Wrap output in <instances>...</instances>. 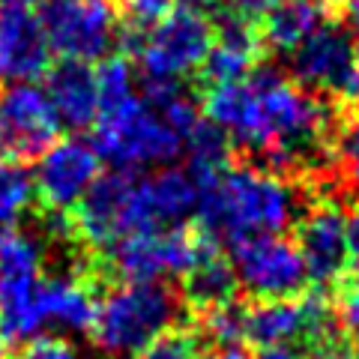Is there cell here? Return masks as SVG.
<instances>
[{
  "label": "cell",
  "instance_id": "obj_1",
  "mask_svg": "<svg viewBox=\"0 0 359 359\" xmlns=\"http://www.w3.org/2000/svg\"><path fill=\"white\" fill-rule=\"evenodd\" d=\"M302 204L299 183L266 171L257 162L228 165L198 183V231L212 243H237L255 233H282Z\"/></svg>",
  "mask_w": 359,
  "mask_h": 359
},
{
  "label": "cell",
  "instance_id": "obj_2",
  "mask_svg": "<svg viewBox=\"0 0 359 359\" xmlns=\"http://www.w3.org/2000/svg\"><path fill=\"white\" fill-rule=\"evenodd\" d=\"M183 318L180 294L162 282L117 285L99 297L90 339L102 353L114 359H135L156 335Z\"/></svg>",
  "mask_w": 359,
  "mask_h": 359
},
{
  "label": "cell",
  "instance_id": "obj_3",
  "mask_svg": "<svg viewBox=\"0 0 359 359\" xmlns=\"http://www.w3.org/2000/svg\"><path fill=\"white\" fill-rule=\"evenodd\" d=\"M48 240L39 228H0V344L21 347L42 332V264Z\"/></svg>",
  "mask_w": 359,
  "mask_h": 359
},
{
  "label": "cell",
  "instance_id": "obj_4",
  "mask_svg": "<svg viewBox=\"0 0 359 359\" xmlns=\"http://www.w3.org/2000/svg\"><path fill=\"white\" fill-rule=\"evenodd\" d=\"M93 129V150L114 171L132 174L141 168H165L183 153V138L141 96L99 111Z\"/></svg>",
  "mask_w": 359,
  "mask_h": 359
},
{
  "label": "cell",
  "instance_id": "obj_5",
  "mask_svg": "<svg viewBox=\"0 0 359 359\" xmlns=\"http://www.w3.org/2000/svg\"><path fill=\"white\" fill-rule=\"evenodd\" d=\"M117 45L138 60V78L183 81L207 60L212 45V18L198 9L177 6L150 25L147 33L138 27H123Z\"/></svg>",
  "mask_w": 359,
  "mask_h": 359
},
{
  "label": "cell",
  "instance_id": "obj_6",
  "mask_svg": "<svg viewBox=\"0 0 359 359\" xmlns=\"http://www.w3.org/2000/svg\"><path fill=\"white\" fill-rule=\"evenodd\" d=\"M212 243L198 228H174L153 233H129L105 249V278H120L123 285H150L171 276H186Z\"/></svg>",
  "mask_w": 359,
  "mask_h": 359
},
{
  "label": "cell",
  "instance_id": "obj_7",
  "mask_svg": "<svg viewBox=\"0 0 359 359\" xmlns=\"http://www.w3.org/2000/svg\"><path fill=\"white\" fill-rule=\"evenodd\" d=\"M36 15L51 54L63 60H105L120 42V9L111 0H39Z\"/></svg>",
  "mask_w": 359,
  "mask_h": 359
},
{
  "label": "cell",
  "instance_id": "obj_8",
  "mask_svg": "<svg viewBox=\"0 0 359 359\" xmlns=\"http://www.w3.org/2000/svg\"><path fill=\"white\" fill-rule=\"evenodd\" d=\"M240 287L252 299H297L309 290V269L294 240L255 233L228 245Z\"/></svg>",
  "mask_w": 359,
  "mask_h": 359
},
{
  "label": "cell",
  "instance_id": "obj_9",
  "mask_svg": "<svg viewBox=\"0 0 359 359\" xmlns=\"http://www.w3.org/2000/svg\"><path fill=\"white\" fill-rule=\"evenodd\" d=\"M356 48L359 42L353 36V27L341 21H323L311 36H306L287 54L290 78L323 99L344 102L356 66Z\"/></svg>",
  "mask_w": 359,
  "mask_h": 359
},
{
  "label": "cell",
  "instance_id": "obj_10",
  "mask_svg": "<svg viewBox=\"0 0 359 359\" xmlns=\"http://www.w3.org/2000/svg\"><path fill=\"white\" fill-rule=\"evenodd\" d=\"M198 210V183L186 168H156L150 177H135L126 207V237L186 228Z\"/></svg>",
  "mask_w": 359,
  "mask_h": 359
},
{
  "label": "cell",
  "instance_id": "obj_11",
  "mask_svg": "<svg viewBox=\"0 0 359 359\" xmlns=\"http://www.w3.org/2000/svg\"><path fill=\"white\" fill-rule=\"evenodd\" d=\"M297 249L318 287L339 285L347 273V216L335 195L311 198L297 216Z\"/></svg>",
  "mask_w": 359,
  "mask_h": 359
},
{
  "label": "cell",
  "instance_id": "obj_12",
  "mask_svg": "<svg viewBox=\"0 0 359 359\" xmlns=\"http://www.w3.org/2000/svg\"><path fill=\"white\" fill-rule=\"evenodd\" d=\"M60 120L33 81L6 84L0 90V153L9 159H39L57 141Z\"/></svg>",
  "mask_w": 359,
  "mask_h": 359
},
{
  "label": "cell",
  "instance_id": "obj_13",
  "mask_svg": "<svg viewBox=\"0 0 359 359\" xmlns=\"http://www.w3.org/2000/svg\"><path fill=\"white\" fill-rule=\"evenodd\" d=\"M99 174H102V159L93 144L75 135L57 138L33 168L39 207L51 212H72Z\"/></svg>",
  "mask_w": 359,
  "mask_h": 359
},
{
  "label": "cell",
  "instance_id": "obj_14",
  "mask_svg": "<svg viewBox=\"0 0 359 359\" xmlns=\"http://www.w3.org/2000/svg\"><path fill=\"white\" fill-rule=\"evenodd\" d=\"M135 186V174L108 171L93 180V186L69 212L75 240L87 252H105L126 237V207Z\"/></svg>",
  "mask_w": 359,
  "mask_h": 359
},
{
  "label": "cell",
  "instance_id": "obj_15",
  "mask_svg": "<svg viewBox=\"0 0 359 359\" xmlns=\"http://www.w3.org/2000/svg\"><path fill=\"white\" fill-rule=\"evenodd\" d=\"M261 33H257V21L245 18L233 9H219L216 21H212V45L207 60L201 63V81L207 87L212 84H231L249 78L252 69L261 60Z\"/></svg>",
  "mask_w": 359,
  "mask_h": 359
},
{
  "label": "cell",
  "instance_id": "obj_16",
  "mask_svg": "<svg viewBox=\"0 0 359 359\" xmlns=\"http://www.w3.org/2000/svg\"><path fill=\"white\" fill-rule=\"evenodd\" d=\"M51 66V45L39 15L25 6H0V81L27 84L45 78Z\"/></svg>",
  "mask_w": 359,
  "mask_h": 359
},
{
  "label": "cell",
  "instance_id": "obj_17",
  "mask_svg": "<svg viewBox=\"0 0 359 359\" xmlns=\"http://www.w3.org/2000/svg\"><path fill=\"white\" fill-rule=\"evenodd\" d=\"M45 96L57 114L60 126L75 132L96 126L99 120V87L96 69L84 60H60L45 72Z\"/></svg>",
  "mask_w": 359,
  "mask_h": 359
},
{
  "label": "cell",
  "instance_id": "obj_18",
  "mask_svg": "<svg viewBox=\"0 0 359 359\" xmlns=\"http://www.w3.org/2000/svg\"><path fill=\"white\" fill-rule=\"evenodd\" d=\"M180 302L183 309H192L195 314H204L210 309H219L224 302L237 299V273H233L231 257L219 252V245H212L195 261V266L186 276H180Z\"/></svg>",
  "mask_w": 359,
  "mask_h": 359
},
{
  "label": "cell",
  "instance_id": "obj_19",
  "mask_svg": "<svg viewBox=\"0 0 359 359\" xmlns=\"http://www.w3.org/2000/svg\"><path fill=\"white\" fill-rule=\"evenodd\" d=\"M323 21L327 18L318 0H278L257 18V33H261V45L278 54H290Z\"/></svg>",
  "mask_w": 359,
  "mask_h": 359
},
{
  "label": "cell",
  "instance_id": "obj_20",
  "mask_svg": "<svg viewBox=\"0 0 359 359\" xmlns=\"http://www.w3.org/2000/svg\"><path fill=\"white\" fill-rule=\"evenodd\" d=\"M183 150L189 156L186 171L195 177V183H201V180H210L212 174H219L222 168L231 165L233 144L228 135H224V129H219L216 123H210L207 117H201L183 138Z\"/></svg>",
  "mask_w": 359,
  "mask_h": 359
},
{
  "label": "cell",
  "instance_id": "obj_21",
  "mask_svg": "<svg viewBox=\"0 0 359 359\" xmlns=\"http://www.w3.org/2000/svg\"><path fill=\"white\" fill-rule=\"evenodd\" d=\"M36 207V183L27 162L21 159H0V228L18 224Z\"/></svg>",
  "mask_w": 359,
  "mask_h": 359
},
{
  "label": "cell",
  "instance_id": "obj_22",
  "mask_svg": "<svg viewBox=\"0 0 359 359\" xmlns=\"http://www.w3.org/2000/svg\"><path fill=\"white\" fill-rule=\"evenodd\" d=\"M96 87H99V111L123 105L138 96V72L132 69L126 54H108L96 66Z\"/></svg>",
  "mask_w": 359,
  "mask_h": 359
},
{
  "label": "cell",
  "instance_id": "obj_23",
  "mask_svg": "<svg viewBox=\"0 0 359 359\" xmlns=\"http://www.w3.org/2000/svg\"><path fill=\"white\" fill-rule=\"evenodd\" d=\"M243 320H245V306L237 299L224 302L219 309H210L198 314L195 330L201 335L204 347H222V344H243Z\"/></svg>",
  "mask_w": 359,
  "mask_h": 359
},
{
  "label": "cell",
  "instance_id": "obj_24",
  "mask_svg": "<svg viewBox=\"0 0 359 359\" xmlns=\"http://www.w3.org/2000/svg\"><path fill=\"white\" fill-rule=\"evenodd\" d=\"M201 347H204V341H201L198 330L192 323L180 320L174 327H168L162 335H156L135 359H198Z\"/></svg>",
  "mask_w": 359,
  "mask_h": 359
},
{
  "label": "cell",
  "instance_id": "obj_25",
  "mask_svg": "<svg viewBox=\"0 0 359 359\" xmlns=\"http://www.w3.org/2000/svg\"><path fill=\"white\" fill-rule=\"evenodd\" d=\"M332 159L347 186H359V111L339 117L332 132Z\"/></svg>",
  "mask_w": 359,
  "mask_h": 359
},
{
  "label": "cell",
  "instance_id": "obj_26",
  "mask_svg": "<svg viewBox=\"0 0 359 359\" xmlns=\"http://www.w3.org/2000/svg\"><path fill=\"white\" fill-rule=\"evenodd\" d=\"M15 359H78V351L63 335H36L33 341L18 347Z\"/></svg>",
  "mask_w": 359,
  "mask_h": 359
},
{
  "label": "cell",
  "instance_id": "obj_27",
  "mask_svg": "<svg viewBox=\"0 0 359 359\" xmlns=\"http://www.w3.org/2000/svg\"><path fill=\"white\" fill-rule=\"evenodd\" d=\"M335 318H339L341 330L359 339V276L356 278H341L339 294H335Z\"/></svg>",
  "mask_w": 359,
  "mask_h": 359
},
{
  "label": "cell",
  "instance_id": "obj_28",
  "mask_svg": "<svg viewBox=\"0 0 359 359\" xmlns=\"http://www.w3.org/2000/svg\"><path fill=\"white\" fill-rule=\"evenodd\" d=\"M123 15H126V27H150L162 15L174 9V0H120Z\"/></svg>",
  "mask_w": 359,
  "mask_h": 359
},
{
  "label": "cell",
  "instance_id": "obj_29",
  "mask_svg": "<svg viewBox=\"0 0 359 359\" xmlns=\"http://www.w3.org/2000/svg\"><path fill=\"white\" fill-rule=\"evenodd\" d=\"M302 359H353V351L347 347V339L341 332H332L327 339L306 347V351H302Z\"/></svg>",
  "mask_w": 359,
  "mask_h": 359
},
{
  "label": "cell",
  "instance_id": "obj_30",
  "mask_svg": "<svg viewBox=\"0 0 359 359\" xmlns=\"http://www.w3.org/2000/svg\"><path fill=\"white\" fill-rule=\"evenodd\" d=\"M347 266H353L359 276V207L347 216Z\"/></svg>",
  "mask_w": 359,
  "mask_h": 359
},
{
  "label": "cell",
  "instance_id": "obj_31",
  "mask_svg": "<svg viewBox=\"0 0 359 359\" xmlns=\"http://www.w3.org/2000/svg\"><path fill=\"white\" fill-rule=\"evenodd\" d=\"M224 4H228V9H233V13H240V15H245V18L257 21L269 6L278 4V0H224Z\"/></svg>",
  "mask_w": 359,
  "mask_h": 359
},
{
  "label": "cell",
  "instance_id": "obj_32",
  "mask_svg": "<svg viewBox=\"0 0 359 359\" xmlns=\"http://www.w3.org/2000/svg\"><path fill=\"white\" fill-rule=\"evenodd\" d=\"M207 359H255L245 344H222V347H210Z\"/></svg>",
  "mask_w": 359,
  "mask_h": 359
},
{
  "label": "cell",
  "instance_id": "obj_33",
  "mask_svg": "<svg viewBox=\"0 0 359 359\" xmlns=\"http://www.w3.org/2000/svg\"><path fill=\"white\" fill-rule=\"evenodd\" d=\"M255 359H302V351L299 347H266Z\"/></svg>",
  "mask_w": 359,
  "mask_h": 359
},
{
  "label": "cell",
  "instance_id": "obj_34",
  "mask_svg": "<svg viewBox=\"0 0 359 359\" xmlns=\"http://www.w3.org/2000/svg\"><path fill=\"white\" fill-rule=\"evenodd\" d=\"M344 102H353V105H359V48H356V66H353L351 90H347V99H344Z\"/></svg>",
  "mask_w": 359,
  "mask_h": 359
},
{
  "label": "cell",
  "instance_id": "obj_35",
  "mask_svg": "<svg viewBox=\"0 0 359 359\" xmlns=\"http://www.w3.org/2000/svg\"><path fill=\"white\" fill-rule=\"evenodd\" d=\"M174 4L183 6V9H198V13H207V9H212L219 0H174Z\"/></svg>",
  "mask_w": 359,
  "mask_h": 359
},
{
  "label": "cell",
  "instance_id": "obj_36",
  "mask_svg": "<svg viewBox=\"0 0 359 359\" xmlns=\"http://www.w3.org/2000/svg\"><path fill=\"white\" fill-rule=\"evenodd\" d=\"M347 18H351V27H359V0H347Z\"/></svg>",
  "mask_w": 359,
  "mask_h": 359
},
{
  "label": "cell",
  "instance_id": "obj_37",
  "mask_svg": "<svg viewBox=\"0 0 359 359\" xmlns=\"http://www.w3.org/2000/svg\"><path fill=\"white\" fill-rule=\"evenodd\" d=\"M33 4H39V0H0V6H25V9H30Z\"/></svg>",
  "mask_w": 359,
  "mask_h": 359
},
{
  "label": "cell",
  "instance_id": "obj_38",
  "mask_svg": "<svg viewBox=\"0 0 359 359\" xmlns=\"http://www.w3.org/2000/svg\"><path fill=\"white\" fill-rule=\"evenodd\" d=\"M318 4H320L323 9H335V6H344L347 0H318Z\"/></svg>",
  "mask_w": 359,
  "mask_h": 359
},
{
  "label": "cell",
  "instance_id": "obj_39",
  "mask_svg": "<svg viewBox=\"0 0 359 359\" xmlns=\"http://www.w3.org/2000/svg\"><path fill=\"white\" fill-rule=\"evenodd\" d=\"M0 359H6V347L4 344H0Z\"/></svg>",
  "mask_w": 359,
  "mask_h": 359
},
{
  "label": "cell",
  "instance_id": "obj_40",
  "mask_svg": "<svg viewBox=\"0 0 359 359\" xmlns=\"http://www.w3.org/2000/svg\"><path fill=\"white\" fill-rule=\"evenodd\" d=\"M353 359H359V347H356V351H353Z\"/></svg>",
  "mask_w": 359,
  "mask_h": 359
}]
</instances>
